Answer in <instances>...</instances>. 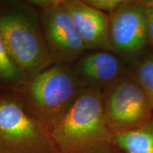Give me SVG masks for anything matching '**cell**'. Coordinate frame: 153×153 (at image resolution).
Listing matches in <instances>:
<instances>
[{
	"label": "cell",
	"mask_w": 153,
	"mask_h": 153,
	"mask_svg": "<svg viewBox=\"0 0 153 153\" xmlns=\"http://www.w3.org/2000/svg\"><path fill=\"white\" fill-rule=\"evenodd\" d=\"M51 137L59 153H114L102 93L84 89Z\"/></svg>",
	"instance_id": "6da1fadb"
},
{
	"label": "cell",
	"mask_w": 153,
	"mask_h": 153,
	"mask_svg": "<svg viewBox=\"0 0 153 153\" xmlns=\"http://www.w3.org/2000/svg\"><path fill=\"white\" fill-rule=\"evenodd\" d=\"M84 89L74 68L55 63L30 78L26 90L28 108L51 135Z\"/></svg>",
	"instance_id": "7a4b0ae2"
},
{
	"label": "cell",
	"mask_w": 153,
	"mask_h": 153,
	"mask_svg": "<svg viewBox=\"0 0 153 153\" xmlns=\"http://www.w3.org/2000/svg\"><path fill=\"white\" fill-rule=\"evenodd\" d=\"M0 35L12 60L26 77H33L54 63L44 40L41 22L30 7L20 5L1 14Z\"/></svg>",
	"instance_id": "3957f363"
},
{
	"label": "cell",
	"mask_w": 153,
	"mask_h": 153,
	"mask_svg": "<svg viewBox=\"0 0 153 153\" xmlns=\"http://www.w3.org/2000/svg\"><path fill=\"white\" fill-rule=\"evenodd\" d=\"M0 150L4 153H59L51 135L16 99L0 100Z\"/></svg>",
	"instance_id": "277c9868"
},
{
	"label": "cell",
	"mask_w": 153,
	"mask_h": 153,
	"mask_svg": "<svg viewBox=\"0 0 153 153\" xmlns=\"http://www.w3.org/2000/svg\"><path fill=\"white\" fill-rule=\"evenodd\" d=\"M104 114L113 135L133 131L148 123L153 106L129 72L102 92Z\"/></svg>",
	"instance_id": "5b68a950"
},
{
	"label": "cell",
	"mask_w": 153,
	"mask_h": 153,
	"mask_svg": "<svg viewBox=\"0 0 153 153\" xmlns=\"http://www.w3.org/2000/svg\"><path fill=\"white\" fill-rule=\"evenodd\" d=\"M108 49L131 63L149 48L148 23L143 0H127L109 15Z\"/></svg>",
	"instance_id": "8992f818"
},
{
	"label": "cell",
	"mask_w": 153,
	"mask_h": 153,
	"mask_svg": "<svg viewBox=\"0 0 153 153\" xmlns=\"http://www.w3.org/2000/svg\"><path fill=\"white\" fill-rule=\"evenodd\" d=\"M40 22L53 62L68 65L77 62L87 49L62 1L43 10Z\"/></svg>",
	"instance_id": "52a82bcc"
},
{
	"label": "cell",
	"mask_w": 153,
	"mask_h": 153,
	"mask_svg": "<svg viewBox=\"0 0 153 153\" xmlns=\"http://www.w3.org/2000/svg\"><path fill=\"white\" fill-rule=\"evenodd\" d=\"M126 63L111 51L99 50L82 55L74 70L85 88L102 93L128 72Z\"/></svg>",
	"instance_id": "ba28073f"
},
{
	"label": "cell",
	"mask_w": 153,
	"mask_h": 153,
	"mask_svg": "<svg viewBox=\"0 0 153 153\" xmlns=\"http://www.w3.org/2000/svg\"><path fill=\"white\" fill-rule=\"evenodd\" d=\"M62 4L70 13L86 49L109 51V15L92 8L84 1L63 0Z\"/></svg>",
	"instance_id": "9c48e42d"
},
{
	"label": "cell",
	"mask_w": 153,
	"mask_h": 153,
	"mask_svg": "<svg viewBox=\"0 0 153 153\" xmlns=\"http://www.w3.org/2000/svg\"><path fill=\"white\" fill-rule=\"evenodd\" d=\"M113 143L124 153H153V116L139 128L113 135Z\"/></svg>",
	"instance_id": "30bf717a"
},
{
	"label": "cell",
	"mask_w": 153,
	"mask_h": 153,
	"mask_svg": "<svg viewBox=\"0 0 153 153\" xmlns=\"http://www.w3.org/2000/svg\"><path fill=\"white\" fill-rule=\"evenodd\" d=\"M128 71L148 96L153 106V48H148L131 63Z\"/></svg>",
	"instance_id": "8fae6325"
},
{
	"label": "cell",
	"mask_w": 153,
	"mask_h": 153,
	"mask_svg": "<svg viewBox=\"0 0 153 153\" xmlns=\"http://www.w3.org/2000/svg\"><path fill=\"white\" fill-rule=\"evenodd\" d=\"M26 78V74L12 60L0 35V79L14 85H21Z\"/></svg>",
	"instance_id": "7c38bea8"
},
{
	"label": "cell",
	"mask_w": 153,
	"mask_h": 153,
	"mask_svg": "<svg viewBox=\"0 0 153 153\" xmlns=\"http://www.w3.org/2000/svg\"><path fill=\"white\" fill-rule=\"evenodd\" d=\"M127 0H85V2L92 8L108 15L113 14L126 2Z\"/></svg>",
	"instance_id": "4fadbf2b"
},
{
	"label": "cell",
	"mask_w": 153,
	"mask_h": 153,
	"mask_svg": "<svg viewBox=\"0 0 153 153\" xmlns=\"http://www.w3.org/2000/svg\"><path fill=\"white\" fill-rule=\"evenodd\" d=\"M145 6L150 45L153 48V0L143 1Z\"/></svg>",
	"instance_id": "5bb4252c"
},
{
	"label": "cell",
	"mask_w": 153,
	"mask_h": 153,
	"mask_svg": "<svg viewBox=\"0 0 153 153\" xmlns=\"http://www.w3.org/2000/svg\"><path fill=\"white\" fill-rule=\"evenodd\" d=\"M61 1L62 0H30V1H28V2L31 4L32 5H35L36 7H39L43 10H45L60 3Z\"/></svg>",
	"instance_id": "9a60e30c"
},
{
	"label": "cell",
	"mask_w": 153,
	"mask_h": 153,
	"mask_svg": "<svg viewBox=\"0 0 153 153\" xmlns=\"http://www.w3.org/2000/svg\"><path fill=\"white\" fill-rule=\"evenodd\" d=\"M114 153H120V152H119V151H118V149H116V151H115V152H114Z\"/></svg>",
	"instance_id": "2e32d148"
},
{
	"label": "cell",
	"mask_w": 153,
	"mask_h": 153,
	"mask_svg": "<svg viewBox=\"0 0 153 153\" xmlns=\"http://www.w3.org/2000/svg\"><path fill=\"white\" fill-rule=\"evenodd\" d=\"M0 153H4V152H2V151H1V150H0Z\"/></svg>",
	"instance_id": "e0dca14e"
}]
</instances>
